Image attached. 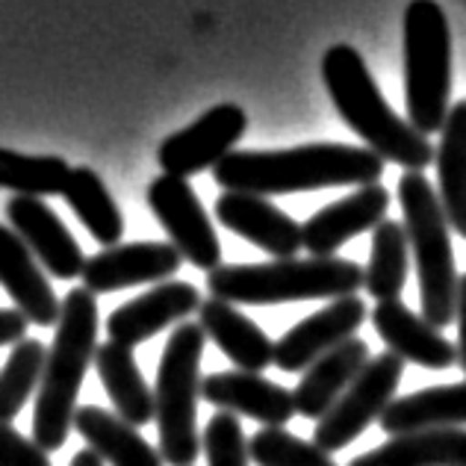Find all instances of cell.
I'll list each match as a JSON object with an SVG mask.
<instances>
[{
  "label": "cell",
  "instance_id": "9a60e30c",
  "mask_svg": "<svg viewBox=\"0 0 466 466\" xmlns=\"http://www.w3.org/2000/svg\"><path fill=\"white\" fill-rule=\"evenodd\" d=\"M387 210H390L387 187H381V183L360 187L358 192L346 195V198L316 210L301 225L304 248H308L310 257H337V251L349 239L381 225L387 218Z\"/></svg>",
  "mask_w": 466,
  "mask_h": 466
},
{
  "label": "cell",
  "instance_id": "52a82bcc",
  "mask_svg": "<svg viewBox=\"0 0 466 466\" xmlns=\"http://www.w3.org/2000/svg\"><path fill=\"white\" fill-rule=\"evenodd\" d=\"M451 95V33L434 0H410L404 9V101L420 133L443 130Z\"/></svg>",
  "mask_w": 466,
  "mask_h": 466
},
{
  "label": "cell",
  "instance_id": "4fadbf2b",
  "mask_svg": "<svg viewBox=\"0 0 466 466\" xmlns=\"http://www.w3.org/2000/svg\"><path fill=\"white\" fill-rule=\"evenodd\" d=\"M9 228L27 242L35 260L42 263L54 278L71 280L80 278L86 268V257L77 239L71 237V230L63 225L51 207L42 198H27V195H12L6 204Z\"/></svg>",
  "mask_w": 466,
  "mask_h": 466
},
{
  "label": "cell",
  "instance_id": "2e32d148",
  "mask_svg": "<svg viewBox=\"0 0 466 466\" xmlns=\"http://www.w3.org/2000/svg\"><path fill=\"white\" fill-rule=\"evenodd\" d=\"M216 218L237 237L248 239L257 248L272 254L275 260L296 257L304 248L301 225L292 216L251 192H225L216 201Z\"/></svg>",
  "mask_w": 466,
  "mask_h": 466
},
{
  "label": "cell",
  "instance_id": "d6986e66",
  "mask_svg": "<svg viewBox=\"0 0 466 466\" xmlns=\"http://www.w3.org/2000/svg\"><path fill=\"white\" fill-rule=\"evenodd\" d=\"M0 287L15 301V310L39 328H54L63 316V301L47 284L42 263L35 260L27 242L12 228L0 225Z\"/></svg>",
  "mask_w": 466,
  "mask_h": 466
},
{
  "label": "cell",
  "instance_id": "7a4b0ae2",
  "mask_svg": "<svg viewBox=\"0 0 466 466\" xmlns=\"http://www.w3.org/2000/svg\"><path fill=\"white\" fill-rule=\"evenodd\" d=\"M322 83L342 121L384 163H396L408 171H422L434 163L437 148L410 121L392 113L363 56L351 45L328 47L322 56Z\"/></svg>",
  "mask_w": 466,
  "mask_h": 466
},
{
  "label": "cell",
  "instance_id": "ffe728a7",
  "mask_svg": "<svg viewBox=\"0 0 466 466\" xmlns=\"http://www.w3.org/2000/svg\"><path fill=\"white\" fill-rule=\"evenodd\" d=\"M370 360H372L370 346H366V339L360 337L342 342L339 349L325 354V358H319L310 370L301 375L299 387L292 390L296 413H301L304 420L319 422L339 401L342 392L354 384V378L363 372V366Z\"/></svg>",
  "mask_w": 466,
  "mask_h": 466
},
{
  "label": "cell",
  "instance_id": "cb8c5ba5",
  "mask_svg": "<svg viewBox=\"0 0 466 466\" xmlns=\"http://www.w3.org/2000/svg\"><path fill=\"white\" fill-rule=\"evenodd\" d=\"M95 372L101 378L106 396L113 399L116 413L121 420L130 422L133 428L154 422V416H157L154 392L145 384L130 346H121V342H113V339L97 346Z\"/></svg>",
  "mask_w": 466,
  "mask_h": 466
},
{
  "label": "cell",
  "instance_id": "4dcf8cb0",
  "mask_svg": "<svg viewBox=\"0 0 466 466\" xmlns=\"http://www.w3.org/2000/svg\"><path fill=\"white\" fill-rule=\"evenodd\" d=\"M248 455L257 466H339L330 451L289 434L287 428H260L248 440Z\"/></svg>",
  "mask_w": 466,
  "mask_h": 466
},
{
  "label": "cell",
  "instance_id": "6da1fadb",
  "mask_svg": "<svg viewBox=\"0 0 466 466\" xmlns=\"http://www.w3.org/2000/svg\"><path fill=\"white\" fill-rule=\"evenodd\" d=\"M384 159L370 148L346 142H313L284 151H233L213 168L225 192L292 195L330 187L381 183Z\"/></svg>",
  "mask_w": 466,
  "mask_h": 466
},
{
  "label": "cell",
  "instance_id": "9c48e42d",
  "mask_svg": "<svg viewBox=\"0 0 466 466\" xmlns=\"http://www.w3.org/2000/svg\"><path fill=\"white\" fill-rule=\"evenodd\" d=\"M145 198L183 260L204 272L222 266V242H218L210 216L187 177L159 175L148 183Z\"/></svg>",
  "mask_w": 466,
  "mask_h": 466
},
{
  "label": "cell",
  "instance_id": "f546056e",
  "mask_svg": "<svg viewBox=\"0 0 466 466\" xmlns=\"http://www.w3.org/2000/svg\"><path fill=\"white\" fill-rule=\"evenodd\" d=\"M47 349L39 339H21L0 370V422L15 420L33 390L42 384Z\"/></svg>",
  "mask_w": 466,
  "mask_h": 466
},
{
  "label": "cell",
  "instance_id": "7402d4cb",
  "mask_svg": "<svg viewBox=\"0 0 466 466\" xmlns=\"http://www.w3.org/2000/svg\"><path fill=\"white\" fill-rule=\"evenodd\" d=\"M349 466H466V428H425L387 440Z\"/></svg>",
  "mask_w": 466,
  "mask_h": 466
},
{
  "label": "cell",
  "instance_id": "d4e9b609",
  "mask_svg": "<svg viewBox=\"0 0 466 466\" xmlns=\"http://www.w3.org/2000/svg\"><path fill=\"white\" fill-rule=\"evenodd\" d=\"M466 425V381L416 390L392 399L381 416V431L390 437L425 431V428H463Z\"/></svg>",
  "mask_w": 466,
  "mask_h": 466
},
{
  "label": "cell",
  "instance_id": "d6a6232c",
  "mask_svg": "<svg viewBox=\"0 0 466 466\" xmlns=\"http://www.w3.org/2000/svg\"><path fill=\"white\" fill-rule=\"evenodd\" d=\"M0 466H51V461L35 440L18 434L9 422H0Z\"/></svg>",
  "mask_w": 466,
  "mask_h": 466
},
{
  "label": "cell",
  "instance_id": "836d02e7",
  "mask_svg": "<svg viewBox=\"0 0 466 466\" xmlns=\"http://www.w3.org/2000/svg\"><path fill=\"white\" fill-rule=\"evenodd\" d=\"M27 325H30L27 316H24L21 310H0V346L21 342Z\"/></svg>",
  "mask_w": 466,
  "mask_h": 466
},
{
  "label": "cell",
  "instance_id": "f1b7e54d",
  "mask_svg": "<svg viewBox=\"0 0 466 466\" xmlns=\"http://www.w3.org/2000/svg\"><path fill=\"white\" fill-rule=\"evenodd\" d=\"M71 177V166L63 157H33L12 148H0V189H9L27 198L63 195Z\"/></svg>",
  "mask_w": 466,
  "mask_h": 466
},
{
  "label": "cell",
  "instance_id": "d590c367",
  "mask_svg": "<svg viewBox=\"0 0 466 466\" xmlns=\"http://www.w3.org/2000/svg\"><path fill=\"white\" fill-rule=\"evenodd\" d=\"M68 466H104V461H101V455H97V451H92V449H80L77 455L71 458Z\"/></svg>",
  "mask_w": 466,
  "mask_h": 466
},
{
  "label": "cell",
  "instance_id": "e0dca14e",
  "mask_svg": "<svg viewBox=\"0 0 466 466\" xmlns=\"http://www.w3.org/2000/svg\"><path fill=\"white\" fill-rule=\"evenodd\" d=\"M201 399L210 401L213 408L251 416L266 428H287V422L296 416V399L292 392L268 381L260 372H213L204 378Z\"/></svg>",
  "mask_w": 466,
  "mask_h": 466
},
{
  "label": "cell",
  "instance_id": "5b68a950",
  "mask_svg": "<svg viewBox=\"0 0 466 466\" xmlns=\"http://www.w3.org/2000/svg\"><path fill=\"white\" fill-rule=\"evenodd\" d=\"M399 204L404 213V230L410 239L416 275H420L422 316L434 328H446L449 322H455L461 284L446 210L422 171H404L399 177Z\"/></svg>",
  "mask_w": 466,
  "mask_h": 466
},
{
  "label": "cell",
  "instance_id": "30bf717a",
  "mask_svg": "<svg viewBox=\"0 0 466 466\" xmlns=\"http://www.w3.org/2000/svg\"><path fill=\"white\" fill-rule=\"evenodd\" d=\"M248 130V116L237 104H218L198 116L189 127L171 133L157 148V163L163 175L192 177L216 168Z\"/></svg>",
  "mask_w": 466,
  "mask_h": 466
},
{
  "label": "cell",
  "instance_id": "484cf974",
  "mask_svg": "<svg viewBox=\"0 0 466 466\" xmlns=\"http://www.w3.org/2000/svg\"><path fill=\"white\" fill-rule=\"evenodd\" d=\"M434 163L440 204H443L451 230L466 239V97L449 109Z\"/></svg>",
  "mask_w": 466,
  "mask_h": 466
},
{
  "label": "cell",
  "instance_id": "1f68e13d",
  "mask_svg": "<svg viewBox=\"0 0 466 466\" xmlns=\"http://www.w3.org/2000/svg\"><path fill=\"white\" fill-rule=\"evenodd\" d=\"M201 446L210 466H251L248 440H245L237 413L218 410L204 428Z\"/></svg>",
  "mask_w": 466,
  "mask_h": 466
},
{
  "label": "cell",
  "instance_id": "4316f807",
  "mask_svg": "<svg viewBox=\"0 0 466 466\" xmlns=\"http://www.w3.org/2000/svg\"><path fill=\"white\" fill-rule=\"evenodd\" d=\"M63 198L83 222V228L92 233V239L101 242L104 248H113L125 237V218H121L118 204L95 168L89 166L71 168Z\"/></svg>",
  "mask_w": 466,
  "mask_h": 466
},
{
  "label": "cell",
  "instance_id": "7c38bea8",
  "mask_svg": "<svg viewBox=\"0 0 466 466\" xmlns=\"http://www.w3.org/2000/svg\"><path fill=\"white\" fill-rule=\"evenodd\" d=\"M180 263L183 257L171 242H130L89 257L80 278L86 289L101 296L139 284H166L177 275Z\"/></svg>",
  "mask_w": 466,
  "mask_h": 466
},
{
  "label": "cell",
  "instance_id": "3957f363",
  "mask_svg": "<svg viewBox=\"0 0 466 466\" xmlns=\"http://www.w3.org/2000/svg\"><path fill=\"white\" fill-rule=\"evenodd\" d=\"M97 351V301L86 287L68 289L63 299V316L47 349L45 375L35 396L33 440L45 451L63 449L68 431L75 428L77 396L89 363Z\"/></svg>",
  "mask_w": 466,
  "mask_h": 466
},
{
  "label": "cell",
  "instance_id": "83f0119b",
  "mask_svg": "<svg viewBox=\"0 0 466 466\" xmlns=\"http://www.w3.org/2000/svg\"><path fill=\"white\" fill-rule=\"evenodd\" d=\"M410 268V239L401 222L384 218L372 230V254L366 266L363 287L375 301H396Z\"/></svg>",
  "mask_w": 466,
  "mask_h": 466
},
{
  "label": "cell",
  "instance_id": "ac0fdd59",
  "mask_svg": "<svg viewBox=\"0 0 466 466\" xmlns=\"http://www.w3.org/2000/svg\"><path fill=\"white\" fill-rule=\"evenodd\" d=\"M372 328L384 339V346L399 354L404 363H416L431 372H443L451 363H458V346H451L440 334V328H434L425 316H416L399 299L375 304Z\"/></svg>",
  "mask_w": 466,
  "mask_h": 466
},
{
  "label": "cell",
  "instance_id": "5bb4252c",
  "mask_svg": "<svg viewBox=\"0 0 466 466\" xmlns=\"http://www.w3.org/2000/svg\"><path fill=\"white\" fill-rule=\"evenodd\" d=\"M201 292L187 280H166L154 289L142 292L133 301L121 304L106 319V334L121 346H139V342L157 337L168 325L183 322L187 316L201 310Z\"/></svg>",
  "mask_w": 466,
  "mask_h": 466
},
{
  "label": "cell",
  "instance_id": "603a6c76",
  "mask_svg": "<svg viewBox=\"0 0 466 466\" xmlns=\"http://www.w3.org/2000/svg\"><path fill=\"white\" fill-rule=\"evenodd\" d=\"M75 428L86 443H89V449L97 451L101 461L109 466H166L159 449H154L118 413L86 404V408H77L75 413Z\"/></svg>",
  "mask_w": 466,
  "mask_h": 466
},
{
  "label": "cell",
  "instance_id": "8992f818",
  "mask_svg": "<svg viewBox=\"0 0 466 466\" xmlns=\"http://www.w3.org/2000/svg\"><path fill=\"white\" fill-rule=\"evenodd\" d=\"M207 330L201 322H183L171 330L157 370V431L159 455L168 466H195L201 455L198 399H201V358Z\"/></svg>",
  "mask_w": 466,
  "mask_h": 466
},
{
  "label": "cell",
  "instance_id": "8fae6325",
  "mask_svg": "<svg viewBox=\"0 0 466 466\" xmlns=\"http://www.w3.org/2000/svg\"><path fill=\"white\" fill-rule=\"evenodd\" d=\"M366 316H370L366 301H360L358 296L334 299L322 310L292 325L275 342V366L280 372H308L319 358H325L342 342L358 337Z\"/></svg>",
  "mask_w": 466,
  "mask_h": 466
},
{
  "label": "cell",
  "instance_id": "44dd1931",
  "mask_svg": "<svg viewBox=\"0 0 466 466\" xmlns=\"http://www.w3.org/2000/svg\"><path fill=\"white\" fill-rule=\"evenodd\" d=\"M198 322L225 358L237 363V370L263 372L268 363H275V342L254 319L237 310V304L210 296L201 304Z\"/></svg>",
  "mask_w": 466,
  "mask_h": 466
},
{
  "label": "cell",
  "instance_id": "ba28073f",
  "mask_svg": "<svg viewBox=\"0 0 466 466\" xmlns=\"http://www.w3.org/2000/svg\"><path fill=\"white\" fill-rule=\"evenodd\" d=\"M404 375V360L399 354L384 351L363 366V372L354 378V384L342 392L339 401L316 422L313 443L325 451H339L354 443L375 420H381L384 410L396 399V390Z\"/></svg>",
  "mask_w": 466,
  "mask_h": 466
},
{
  "label": "cell",
  "instance_id": "277c9868",
  "mask_svg": "<svg viewBox=\"0 0 466 466\" xmlns=\"http://www.w3.org/2000/svg\"><path fill=\"white\" fill-rule=\"evenodd\" d=\"M366 280L360 268L346 257H284L272 263H233L207 272V289L213 299L251 308L296 301H330L358 296Z\"/></svg>",
  "mask_w": 466,
  "mask_h": 466
},
{
  "label": "cell",
  "instance_id": "e575fe53",
  "mask_svg": "<svg viewBox=\"0 0 466 466\" xmlns=\"http://www.w3.org/2000/svg\"><path fill=\"white\" fill-rule=\"evenodd\" d=\"M455 322H458V363H461V370L466 372V275H461V284H458Z\"/></svg>",
  "mask_w": 466,
  "mask_h": 466
}]
</instances>
